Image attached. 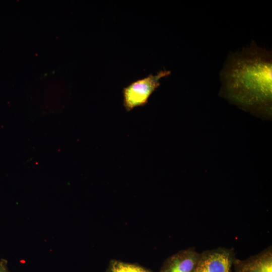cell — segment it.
Returning <instances> with one entry per match:
<instances>
[{"label":"cell","instance_id":"6da1fadb","mask_svg":"<svg viewBox=\"0 0 272 272\" xmlns=\"http://www.w3.org/2000/svg\"><path fill=\"white\" fill-rule=\"evenodd\" d=\"M271 69V52L252 42L227 58L220 73L222 95L246 109L269 111Z\"/></svg>","mask_w":272,"mask_h":272},{"label":"cell","instance_id":"3957f363","mask_svg":"<svg viewBox=\"0 0 272 272\" xmlns=\"http://www.w3.org/2000/svg\"><path fill=\"white\" fill-rule=\"evenodd\" d=\"M233 249L219 247L200 253L194 272H231L235 258Z\"/></svg>","mask_w":272,"mask_h":272},{"label":"cell","instance_id":"8992f818","mask_svg":"<svg viewBox=\"0 0 272 272\" xmlns=\"http://www.w3.org/2000/svg\"><path fill=\"white\" fill-rule=\"evenodd\" d=\"M106 272H151L144 267L118 261L111 262Z\"/></svg>","mask_w":272,"mask_h":272},{"label":"cell","instance_id":"52a82bcc","mask_svg":"<svg viewBox=\"0 0 272 272\" xmlns=\"http://www.w3.org/2000/svg\"><path fill=\"white\" fill-rule=\"evenodd\" d=\"M8 261L2 258L0 259V272H10L8 268Z\"/></svg>","mask_w":272,"mask_h":272},{"label":"cell","instance_id":"5b68a950","mask_svg":"<svg viewBox=\"0 0 272 272\" xmlns=\"http://www.w3.org/2000/svg\"><path fill=\"white\" fill-rule=\"evenodd\" d=\"M235 272H272V248L269 246L244 260L235 258Z\"/></svg>","mask_w":272,"mask_h":272},{"label":"cell","instance_id":"277c9868","mask_svg":"<svg viewBox=\"0 0 272 272\" xmlns=\"http://www.w3.org/2000/svg\"><path fill=\"white\" fill-rule=\"evenodd\" d=\"M200 255L194 248L180 250L169 257L159 272H194Z\"/></svg>","mask_w":272,"mask_h":272},{"label":"cell","instance_id":"7a4b0ae2","mask_svg":"<svg viewBox=\"0 0 272 272\" xmlns=\"http://www.w3.org/2000/svg\"><path fill=\"white\" fill-rule=\"evenodd\" d=\"M169 71L163 70L156 75L149 76L131 82L122 90L123 106L127 111L134 108L145 106L149 97L160 86V80L170 74Z\"/></svg>","mask_w":272,"mask_h":272}]
</instances>
